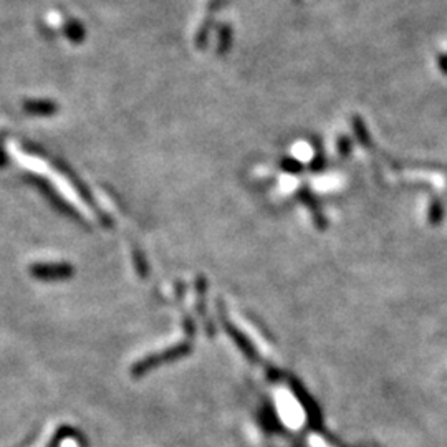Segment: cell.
<instances>
[{
  "mask_svg": "<svg viewBox=\"0 0 447 447\" xmlns=\"http://www.w3.org/2000/svg\"><path fill=\"white\" fill-rule=\"evenodd\" d=\"M437 67H439L442 73L447 74V53H441L439 57H437Z\"/></svg>",
  "mask_w": 447,
  "mask_h": 447,
  "instance_id": "cell-6",
  "label": "cell"
},
{
  "mask_svg": "<svg viewBox=\"0 0 447 447\" xmlns=\"http://www.w3.org/2000/svg\"><path fill=\"white\" fill-rule=\"evenodd\" d=\"M63 33L70 42L73 43H82L87 38V28L83 27L82 22H78L77 18H68L63 23Z\"/></svg>",
  "mask_w": 447,
  "mask_h": 447,
  "instance_id": "cell-1",
  "label": "cell"
},
{
  "mask_svg": "<svg viewBox=\"0 0 447 447\" xmlns=\"http://www.w3.org/2000/svg\"><path fill=\"white\" fill-rule=\"evenodd\" d=\"M233 30L228 23H221L217 27V53L226 55L232 47Z\"/></svg>",
  "mask_w": 447,
  "mask_h": 447,
  "instance_id": "cell-2",
  "label": "cell"
},
{
  "mask_svg": "<svg viewBox=\"0 0 447 447\" xmlns=\"http://www.w3.org/2000/svg\"><path fill=\"white\" fill-rule=\"evenodd\" d=\"M55 437H57V431H55V429H45L43 434L38 437V441L35 442L32 447H50V446H52V442L55 441Z\"/></svg>",
  "mask_w": 447,
  "mask_h": 447,
  "instance_id": "cell-5",
  "label": "cell"
},
{
  "mask_svg": "<svg viewBox=\"0 0 447 447\" xmlns=\"http://www.w3.org/2000/svg\"><path fill=\"white\" fill-rule=\"evenodd\" d=\"M25 109L30 113H42L50 114L55 111V104L50 101H27L25 103Z\"/></svg>",
  "mask_w": 447,
  "mask_h": 447,
  "instance_id": "cell-4",
  "label": "cell"
},
{
  "mask_svg": "<svg viewBox=\"0 0 447 447\" xmlns=\"http://www.w3.org/2000/svg\"><path fill=\"white\" fill-rule=\"evenodd\" d=\"M212 15H209V17L204 20L201 27H199L197 30V35H196V47L197 48H204L209 42V35H211V28H212Z\"/></svg>",
  "mask_w": 447,
  "mask_h": 447,
  "instance_id": "cell-3",
  "label": "cell"
}]
</instances>
